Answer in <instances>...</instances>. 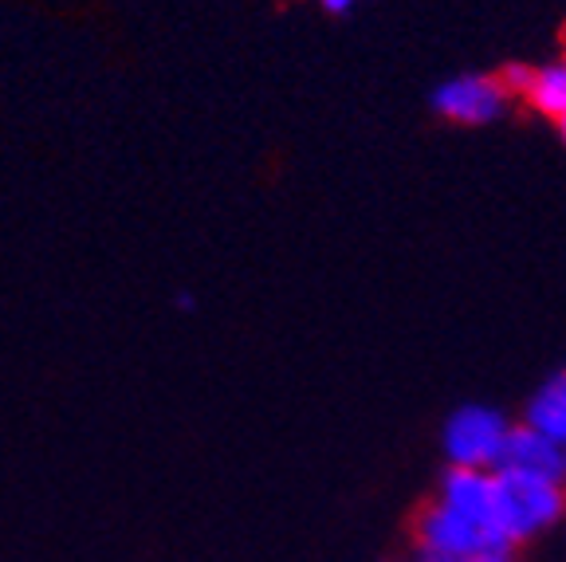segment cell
I'll return each instance as SVG.
<instances>
[{
    "mask_svg": "<svg viewBox=\"0 0 566 562\" xmlns=\"http://www.w3.org/2000/svg\"><path fill=\"white\" fill-rule=\"evenodd\" d=\"M464 562H515V551H480Z\"/></svg>",
    "mask_w": 566,
    "mask_h": 562,
    "instance_id": "9",
    "label": "cell"
},
{
    "mask_svg": "<svg viewBox=\"0 0 566 562\" xmlns=\"http://www.w3.org/2000/svg\"><path fill=\"white\" fill-rule=\"evenodd\" d=\"M417 562H441V559H417Z\"/></svg>",
    "mask_w": 566,
    "mask_h": 562,
    "instance_id": "14",
    "label": "cell"
},
{
    "mask_svg": "<svg viewBox=\"0 0 566 562\" xmlns=\"http://www.w3.org/2000/svg\"><path fill=\"white\" fill-rule=\"evenodd\" d=\"M523 103L543 118H563L566 115V60L531 67L527 83L520 91Z\"/></svg>",
    "mask_w": 566,
    "mask_h": 562,
    "instance_id": "8",
    "label": "cell"
},
{
    "mask_svg": "<svg viewBox=\"0 0 566 562\" xmlns=\"http://www.w3.org/2000/svg\"><path fill=\"white\" fill-rule=\"evenodd\" d=\"M492 496H495L492 472H476V468H449V472H444V480H441V496H437V500H441L449 511H457V516L480 523V528L495 539V531H492ZM495 543H500V539H495ZM500 547H504V543H500ZM504 551H507V547H504Z\"/></svg>",
    "mask_w": 566,
    "mask_h": 562,
    "instance_id": "5",
    "label": "cell"
},
{
    "mask_svg": "<svg viewBox=\"0 0 566 562\" xmlns=\"http://www.w3.org/2000/svg\"><path fill=\"white\" fill-rule=\"evenodd\" d=\"M512 95L500 83V75H452L433 91V111L437 118L452 126H492L507 115Z\"/></svg>",
    "mask_w": 566,
    "mask_h": 562,
    "instance_id": "4",
    "label": "cell"
},
{
    "mask_svg": "<svg viewBox=\"0 0 566 562\" xmlns=\"http://www.w3.org/2000/svg\"><path fill=\"white\" fill-rule=\"evenodd\" d=\"M495 472H520V476H547V480H563V448L520 422V425H512V433H507L504 457H500V468H495Z\"/></svg>",
    "mask_w": 566,
    "mask_h": 562,
    "instance_id": "6",
    "label": "cell"
},
{
    "mask_svg": "<svg viewBox=\"0 0 566 562\" xmlns=\"http://www.w3.org/2000/svg\"><path fill=\"white\" fill-rule=\"evenodd\" d=\"M507 422L492 405H460L457 414L444 422V457L452 468H476V472H495L504 457Z\"/></svg>",
    "mask_w": 566,
    "mask_h": 562,
    "instance_id": "2",
    "label": "cell"
},
{
    "mask_svg": "<svg viewBox=\"0 0 566 562\" xmlns=\"http://www.w3.org/2000/svg\"><path fill=\"white\" fill-rule=\"evenodd\" d=\"M563 483H566V445H563Z\"/></svg>",
    "mask_w": 566,
    "mask_h": 562,
    "instance_id": "13",
    "label": "cell"
},
{
    "mask_svg": "<svg viewBox=\"0 0 566 562\" xmlns=\"http://www.w3.org/2000/svg\"><path fill=\"white\" fill-rule=\"evenodd\" d=\"M413 539H417L421 559H441V562H464L480 551H504L480 523L449 511L441 500L424 503V508L417 511Z\"/></svg>",
    "mask_w": 566,
    "mask_h": 562,
    "instance_id": "3",
    "label": "cell"
},
{
    "mask_svg": "<svg viewBox=\"0 0 566 562\" xmlns=\"http://www.w3.org/2000/svg\"><path fill=\"white\" fill-rule=\"evenodd\" d=\"M323 4V12H331V17H343V12H350L358 0H318Z\"/></svg>",
    "mask_w": 566,
    "mask_h": 562,
    "instance_id": "10",
    "label": "cell"
},
{
    "mask_svg": "<svg viewBox=\"0 0 566 562\" xmlns=\"http://www.w3.org/2000/svg\"><path fill=\"white\" fill-rule=\"evenodd\" d=\"M555 123H558V134H563V142H566V115H563V118H555Z\"/></svg>",
    "mask_w": 566,
    "mask_h": 562,
    "instance_id": "12",
    "label": "cell"
},
{
    "mask_svg": "<svg viewBox=\"0 0 566 562\" xmlns=\"http://www.w3.org/2000/svg\"><path fill=\"white\" fill-rule=\"evenodd\" d=\"M492 531L495 539L515 551L520 543L551 531L566 516V483L547 476H520V472H492Z\"/></svg>",
    "mask_w": 566,
    "mask_h": 562,
    "instance_id": "1",
    "label": "cell"
},
{
    "mask_svg": "<svg viewBox=\"0 0 566 562\" xmlns=\"http://www.w3.org/2000/svg\"><path fill=\"white\" fill-rule=\"evenodd\" d=\"M177 308H181V311H193V295H189V291H181V295H177Z\"/></svg>",
    "mask_w": 566,
    "mask_h": 562,
    "instance_id": "11",
    "label": "cell"
},
{
    "mask_svg": "<svg viewBox=\"0 0 566 562\" xmlns=\"http://www.w3.org/2000/svg\"><path fill=\"white\" fill-rule=\"evenodd\" d=\"M523 425L555 440L558 448L566 445V370H558L555 378H547L531 394L527 409H523Z\"/></svg>",
    "mask_w": 566,
    "mask_h": 562,
    "instance_id": "7",
    "label": "cell"
}]
</instances>
